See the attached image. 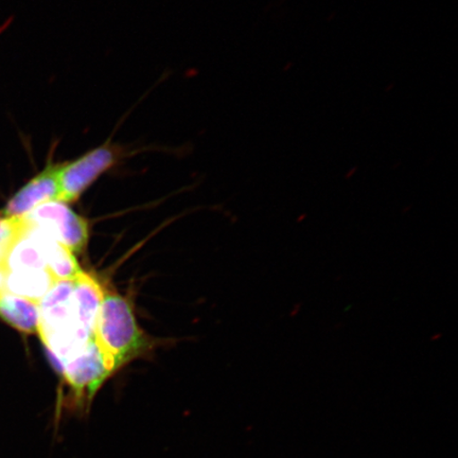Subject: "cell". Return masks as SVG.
Masks as SVG:
<instances>
[{"label":"cell","mask_w":458,"mask_h":458,"mask_svg":"<svg viewBox=\"0 0 458 458\" xmlns=\"http://www.w3.org/2000/svg\"><path fill=\"white\" fill-rule=\"evenodd\" d=\"M103 297L98 280L81 270L72 278L55 283L39 301L38 335L57 372L94 341Z\"/></svg>","instance_id":"6da1fadb"},{"label":"cell","mask_w":458,"mask_h":458,"mask_svg":"<svg viewBox=\"0 0 458 458\" xmlns=\"http://www.w3.org/2000/svg\"><path fill=\"white\" fill-rule=\"evenodd\" d=\"M94 341L113 375L148 347L131 303L114 293H105L103 297L96 318Z\"/></svg>","instance_id":"7a4b0ae2"},{"label":"cell","mask_w":458,"mask_h":458,"mask_svg":"<svg viewBox=\"0 0 458 458\" xmlns=\"http://www.w3.org/2000/svg\"><path fill=\"white\" fill-rule=\"evenodd\" d=\"M134 153L110 139L76 159L60 163L61 202H76L102 174Z\"/></svg>","instance_id":"3957f363"},{"label":"cell","mask_w":458,"mask_h":458,"mask_svg":"<svg viewBox=\"0 0 458 458\" xmlns=\"http://www.w3.org/2000/svg\"><path fill=\"white\" fill-rule=\"evenodd\" d=\"M24 217L29 225L65 246L72 254L82 253L88 245V222L61 200L38 206Z\"/></svg>","instance_id":"277c9868"},{"label":"cell","mask_w":458,"mask_h":458,"mask_svg":"<svg viewBox=\"0 0 458 458\" xmlns=\"http://www.w3.org/2000/svg\"><path fill=\"white\" fill-rule=\"evenodd\" d=\"M53 153L46 167L9 199L0 214L5 216H25L38 206L60 200V163H54Z\"/></svg>","instance_id":"5b68a950"},{"label":"cell","mask_w":458,"mask_h":458,"mask_svg":"<svg viewBox=\"0 0 458 458\" xmlns=\"http://www.w3.org/2000/svg\"><path fill=\"white\" fill-rule=\"evenodd\" d=\"M0 318L22 334L36 335L39 323L38 302L4 290L0 292Z\"/></svg>","instance_id":"8992f818"},{"label":"cell","mask_w":458,"mask_h":458,"mask_svg":"<svg viewBox=\"0 0 458 458\" xmlns=\"http://www.w3.org/2000/svg\"><path fill=\"white\" fill-rule=\"evenodd\" d=\"M29 227L24 216H5L0 214V267L4 273V265L10 251L24 236Z\"/></svg>","instance_id":"52a82bcc"},{"label":"cell","mask_w":458,"mask_h":458,"mask_svg":"<svg viewBox=\"0 0 458 458\" xmlns=\"http://www.w3.org/2000/svg\"><path fill=\"white\" fill-rule=\"evenodd\" d=\"M4 290V273L3 268L0 267V292Z\"/></svg>","instance_id":"ba28073f"},{"label":"cell","mask_w":458,"mask_h":458,"mask_svg":"<svg viewBox=\"0 0 458 458\" xmlns=\"http://www.w3.org/2000/svg\"><path fill=\"white\" fill-rule=\"evenodd\" d=\"M301 308V305H295L293 311L291 312V318L296 317V315L300 313Z\"/></svg>","instance_id":"9c48e42d"}]
</instances>
